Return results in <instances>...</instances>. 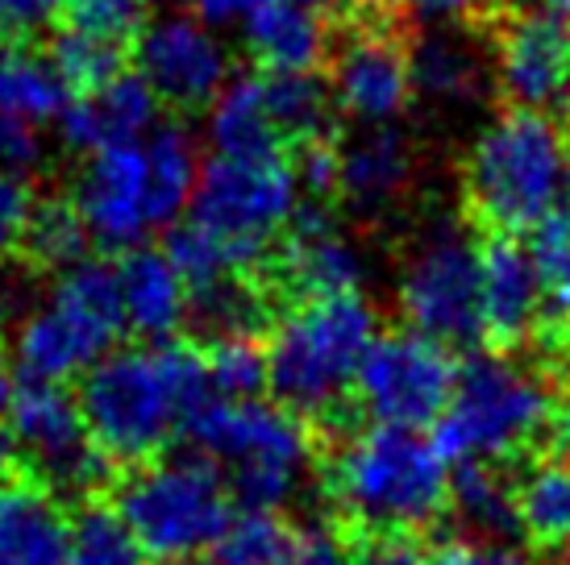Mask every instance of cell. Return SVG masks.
<instances>
[{
    "instance_id": "obj_44",
    "label": "cell",
    "mask_w": 570,
    "mask_h": 565,
    "mask_svg": "<svg viewBox=\"0 0 570 565\" xmlns=\"http://www.w3.org/2000/svg\"><path fill=\"white\" fill-rule=\"evenodd\" d=\"M21 466H26V457L17 449V437L9 433V424H0V487L21 483Z\"/></svg>"
},
{
    "instance_id": "obj_20",
    "label": "cell",
    "mask_w": 570,
    "mask_h": 565,
    "mask_svg": "<svg viewBox=\"0 0 570 565\" xmlns=\"http://www.w3.org/2000/svg\"><path fill=\"white\" fill-rule=\"evenodd\" d=\"M546 320V291L529 246L517 237H491L483 246V337L517 346Z\"/></svg>"
},
{
    "instance_id": "obj_1",
    "label": "cell",
    "mask_w": 570,
    "mask_h": 565,
    "mask_svg": "<svg viewBox=\"0 0 570 565\" xmlns=\"http://www.w3.org/2000/svg\"><path fill=\"white\" fill-rule=\"evenodd\" d=\"M80 416L109 462H155L213 404L205 358L179 341L112 349L83 375Z\"/></svg>"
},
{
    "instance_id": "obj_27",
    "label": "cell",
    "mask_w": 570,
    "mask_h": 565,
    "mask_svg": "<svg viewBox=\"0 0 570 565\" xmlns=\"http://www.w3.org/2000/svg\"><path fill=\"white\" fill-rule=\"evenodd\" d=\"M517 528L541 549H570V457L533 462L517 483Z\"/></svg>"
},
{
    "instance_id": "obj_47",
    "label": "cell",
    "mask_w": 570,
    "mask_h": 565,
    "mask_svg": "<svg viewBox=\"0 0 570 565\" xmlns=\"http://www.w3.org/2000/svg\"><path fill=\"white\" fill-rule=\"evenodd\" d=\"M425 565H475V545H445Z\"/></svg>"
},
{
    "instance_id": "obj_40",
    "label": "cell",
    "mask_w": 570,
    "mask_h": 565,
    "mask_svg": "<svg viewBox=\"0 0 570 565\" xmlns=\"http://www.w3.org/2000/svg\"><path fill=\"white\" fill-rule=\"evenodd\" d=\"M42 155V133L21 121H0V167L13 175H26Z\"/></svg>"
},
{
    "instance_id": "obj_10",
    "label": "cell",
    "mask_w": 570,
    "mask_h": 565,
    "mask_svg": "<svg viewBox=\"0 0 570 565\" xmlns=\"http://www.w3.org/2000/svg\"><path fill=\"white\" fill-rule=\"evenodd\" d=\"M301 191L296 162H287L284 150L213 155L191 191L188 225L213 237L242 270H250L301 217Z\"/></svg>"
},
{
    "instance_id": "obj_17",
    "label": "cell",
    "mask_w": 570,
    "mask_h": 565,
    "mask_svg": "<svg viewBox=\"0 0 570 565\" xmlns=\"http://www.w3.org/2000/svg\"><path fill=\"white\" fill-rule=\"evenodd\" d=\"M159 129V96L142 83V76H121L100 83L92 92H80L67 100L63 117H59V133L71 150L83 155H105L117 146H134L146 141Z\"/></svg>"
},
{
    "instance_id": "obj_37",
    "label": "cell",
    "mask_w": 570,
    "mask_h": 565,
    "mask_svg": "<svg viewBox=\"0 0 570 565\" xmlns=\"http://www.w3.org/2000/svg\"><path fill=\"white\" fill-rule=\"evenodd\" d=\"M33 212H38V205H33L26 175H13L0 167V258H9L17 246H26Z\"/></svg>"
},
{
    "instance_id": "obj_11",
    "label": "cell",
    "mask_w": 570,
    "mask_h": 565,
    "mask_svg": "<svg viewBox=\"0 0 570 565\" xmlns=\"http://www.w3.org/2000/svg\"><path fill=\"white\" fill-rule=\"evenodd\" d=\"M409 333L438 346L483 341V246L459 225H429L396 282Z\"/></svg>"
},
{
    "instance_id": "obj_22",
    "label": "cell",
    "mask_w": 570,
    "mask_h": 565,
    "mask_svg": "<svg viewBox=\"0 0 570 565\" xmlns=\"http://www.w3.org/2000/svg\"><path fill=\"white\" fill-rule=\"evenodd\" d=\"M71 519L55 490L21 478L0 487V565H67Z\"/></svg>"
},
{
    "instance_id": "obj_15",
    "label": "cell",
    "mask_w": 570,
    "mask_h": 565,
    "mask_svg": "<svg viewBox=\"0 0 570 565\" xmlns=\"http://www.w3.org/2000/svg\"><path fill=\"white\" fill-rule=\"evenodd\" d=\"M491 71L512 109L554 117L570 105V21L538 9L512 17L495 38Z\"/></svg>"
},
{
    "instance_id": "obj_12",
    "label": "cell",
    "mask_w": 570,
    "mask_h": 565,
    "mask_svg": "<svg viewBox=\"0 0 570 565\" xmlns=\"http://www.w3.org/2000/svg\"><path fill=\"white\" fill-rule=\"evenodd\" d=\"M459 366L450 349L425 341L416 333H387L366 349L354 395L375 424L387 428H425L442 420L445 404L454 395Z\"/></svg>"
},
{
    "instance_id": "obj_24",
    "label": "cell",
    "mask_w": 570,
    "mask_h": 565,
    "mask_svg": "<svg viewBox=\"0 0 570 565\" xmlns=\"http://www.w3.org/2000/svg\"><path fill=\"white\" fill-rule=\"evenodd\" d=\"M121 282V313H126V329H134L146 341H167L191 308L188 282L179 279L171 258L163 250H134L121 258L117 267Z\"/></svg>"
},
{
    "instance_id": "obj_7",
    "label": "cell",
    "mask_w": 570,
    "mask_h": 565,
    "mask_svg": "<svg viewBox=\"0 0 570 565\" xmlns=\"http://www.w3.org/2000/svg\"><path fill=\"white\" fill-rule=\"evenodd\" d=\"M191 437L222 470L225 487H234V495L254 512H275L296 499L313 470V433L304 416L287 412L284 404L213 399L205 416L191 424Z\"/></svg>"
},
{
    "instance_id": "obj_38",
    "label": "cell",
    "mask_w": 570,
    "mask_h": 565,
    "mask_svg": "<svg viewBox=\"0 0 570 565\" xmlns=\"http://www.w3.org/2000/svg\"><path fill=\"white\" fill-rule=\"evenodd\" d=\"M67 9L71 0H0V38L21 47L26 38H38L67 21Z\"/></svg>"
},
{
    "instance_id": "obj_35",
    "label": "cell",
    "mask_w": 570,
    "mask_h": 565,
    "mask_svg": "<svg viewBox=\"0 0 570 565\" xmlns=\"http://www.w3.org/2000/svg\"><path fill=\"white\" fill-rule=\"evenodd\" d=\"M26 246H30V254L42 262V267L71 270V267H80L83 262V250H88V229H83L80 212H76L71 205H47V208H38V212H33Z\"/></svg>"
},
{
    "instance_id": "obj_5",
    "label": "cell",
    "mask_w": 570,
    "mask_h": 565,
    "mask_svg": "<svg viewBox=\"0 0 570 565\" xmlns=\"http://www.w3.org/2000/svg\"><path fill=\"white\" fill-rule=\"evenodd\" d=\"M333 499L375 536H409L450 507V466L416 428L371 424L333 457Z\"/></svg>"
},
{
    "instance_id": "obj_29",
    "label": "cell",
    "mask_w": 570,
    "mask_h": 565,
    "mask_svg": "<svg viewBox=\"0 0 570 565\" xmlns=\"http://www.w3.org/2000/svg\"><path fill=\"white\" fill-rule=\"evenodd\" d=\"M292 533L275 512H234V519L225 524V533L217 536V545L208 549L213 565H279L284 562Z\"/></svg>"
},
{
    "instance_id": "obj_43",
    "label": "cell",
    "mask_w": 570,
    "mask_h": 565,
    "mask_svg": "<svg viewBox=\"0 0 570 565\" xmlns=\"http://www.w3.org/2000/svg\"><path fill=\"white\" fill-rule=\"evenodd\" d=\"M258 0H188V13L205 21L208 30H225V26H242Z\"/></svg>"
},
{
    "instance_id": "obj_18",
    "label": "cell",
    "mask_w": 570,
    "mask_h": 565,
    "mask_svg": "<svg viewBox=\"0 0 570 565\" xmlns=\"http://www.w3.org/2000/svg\"><path fill=\"white\" fill-rule=\"evenodd\" d=\"M409 67L412 96H421L429 109L450 112V117L475 112L495 83L491 54L462 30H429L409 50Z\"/></svg>"
},
{
    "instance_id": "obj_21",
    "label": "cell",
    "mask_w": 570,
    "mask_h": 565,
    "mask_svg": "<svg viewBox=\"0 0 570 565\" xmlns=\"http://www.w3.org/2000/svg\"><path fill=\"white\" fill-rule=\"evenodd\" d=\"M242 42L263 76H313L325 59L330 30L308 0H258L242 21Z\"/></svg>"
},
{
    "instance_id": "obj_23",
    "label": "cell",
    "mask_w": 570,
    "mask_h": 565,
    "mask_svg": "<svg viewBox=\"0 0 570 565\" xmlns=\"http://www.w3.org/2000/svg\"><path fill=\"white\" fill-rule=\"evenodd\" d=\"M409 179L412 155L396 129H358L337 146V196L366 217L396 205Z\"/></svg>"
},
{
    "instance_id": "obj_32",
    "label": "cell",
    "mask_w": 570,
    "mask_h": 565,
    "mask_svg": "<svg viewBox=\"0 0 570 565\" xmlns=\"http://www.w3.org/2000/svg\"><path fill=\"white\" fill-rule=\"evenodd\" d=\"M50 67H55V76L63 79L67 88L92 92V88L121 76V47L63 26L50 42Z\"/></svg>"
},
{
    "instance_id": "obj_45",
    "label": "cell",
    "mask_w": 570,
    "mask_h": 565,
    "mask_svg": "<svg viewBox=\"0 0 570 565\" xmlns=\"http://www.w3.org/2000/svg\"><path fill=\"white\" fill-rule=\"evenodd\" d=\"M475 565H533V562H529L521 549L504 545V541H500V545H488V541H483V545H475Z\"/></svg>"
},
{
    "instance_id": "obj_33",
    "label": "cell",
    "mask_w": 570,
    "mask_h": 565,
    "mask_svg": "<svg viewBox=\"0 0 570 565\" xmlns=\"http://www.w3.org/2000/svg\"><path fill=\"white\" fill-rule=\"evenodd\" d=\"M267 100L279 138L304 141L321 133L333 96H325V88L313 76H267Z\"/></svg>"
},
{
    "instance_id": "obj_14",
    "label": "cell",
    "mask_w": 570,
    "mask_h": 565,
    "mask_svg": "<svg viewBox=\"0 0 570 565\" xmlns=\"http://www.w3.org/2000/svg\"><path fill=\"white\" fill-rule=\"evenodd\" d=\"M134 63L146 88L159 96V105H175V109L213 105L234 79L222 33L208 30L191 13L146 21V30L134 42Z\"/></svg>"
},
{
    "instance_id": "obj_46",
    "label": "cell",
    "mask_w": 570,
    "mask_h": 565,
    "mask_svg": "<svg viewBox=\"0 0 570 565\" xmlns=\"http://www.w3.org/2000/svg\"><path fill=\"white\" fill-rule=\"evenodd\" d=\"M409 4H416V9L429 17H466L471 9H479L483 0H409Z\"/></svg>"
},
{
    "instance_id": "obj_41",
    "label": "cell",
    "mask_w": 570,
    "mask_h": 565,
    "mask_svg": "<svg viewBox=\"0 0 570 565\" xmlns=\"http://www.w3.org/2000/svg\"><path fill=\"white\" fill-rule=\"evenodd\" d=\"M429 557L412 536L400 533H380L371 536L363 549L354 553V565H425Z\"/></svg>"
},
{
    "instance_id": "obj_4",
    "label": "cell",
    "mask_w": 570,
    "mask_h": 565,
    "mask_svg": "<svg viewBox=\"0 0 570 565\" xmlns=\"http://www.w3.org/2000/svg\"><path fill=\"white\" fill-rule=\"evenodd\" d=\"M380 341V313L371 299H301L267 337V387L275 404L296 416H330L358 383L366 349Z\"/></svg>"
},
{
    "instance_id": "obj_8",
    "label": "cell",
    "mask_w": 570,
    "mask_h": 565,
    "mask_svg": "<svg viewBox=\"0 0 570 565\" xmlns=\"http://www.w3.org/2000/svg\"><path fill=\"white\" fill-rule=\"evenodd\" d=\"M117 516L150 562L188 565L217 545L234 507L222 470L205 454H171L142 462L117 487Z\"/></svg>"
},
{
    "instance_id": "obj_48",
    "label": "cell",
    "mask_w": 570,
    "mask_h": 565,
    "mask_svg": "<svg viewBox=\"0 0 570 565\" xmlns=\"http://www.w3.org/2000/svg\"><path fill=\"white\" fill-rule=\"evenodd\" d=\"M538 13H550V17L570 21V0H538Z\"/></svg>"
},
{
    "instance_id": "obj_9",
    "label": "cell",
    "mask_w": 570,
    "mask_h": 565,
    "mask_svg": "<svg viewBox=\"0 0 570 565\" xmlns=\"http://www.w3.org/2000/svg\"><path fill=\"white\" fill-rule=\"evenodd\" d=\"M121 329L126 313L117 267L83 258L80 267L63 270L50 296L17 325L13 361L21 383L63 387L67 378L88 375L105 354H112Z\"/></svg>"
},
{
    "instance_id": "obj_6",
    "label": "cell",
    "mask_w": 570,
    "mask_h": 565,
    "mask_svg": "<svg viewBox=\"0 0 570 565\" xmlns=\"http://www.w3.org/2000/svg\"><path fill=\"white\" fill-rule=\"evenodd\" d=\"M554 391L538 366L508 354L471 358L454 378L433 445L445 462L495 466L524 454L554 424Z\"/></svg>"
},
{
    "instance_id": "obj_2",
    "label": "cell",
    "mask_w": 570,
    "mask_h": 565,
    "mask_svg": "<svg viewBox=\"0 0 570 565\" xmlns=\"http://www.w3.org/2000/svg\"><path fill=\"white\" fill-rule=\"evenodd\" d=\"M200 150L184 126H159L146 141L92 155L76 179V200L88 241L105 250H142L155 229H171L188 212Z\"/></svg>"
},
{
    "instance_id": "obj_42",
    "label": "cell",
    "mask_w": 570,
    "mask_h": 565,
    "mask_svg": "<svg viewBox=\"0 0 570 565\" xmlns=\"http://www.w3.org/2000/svg\"><path fill=\"white\" fill-rule=\"evenodd\" d=\"M296 175H301L304 191H317V196L337 191V150L333 146H308L301 155Z\"/></svg>"
},
{
    "instance_id": "obj_31",
    "label": "cell",
    "mask_w": 570,
    "mask_h": 565,
    "mask_svg": "<svg viewBox=\"0 0 570 565\" xmlns=\"http://www.w3.org/2000/svg\"><path fill=\"white\" fill-rule=\"evenodd\" d=\"M67 565H150L138 541L129 536L117 512L109 507H83L71 519V557Z\"/></svg>"
},
{
    "instance_id": "obj_28",
    "label": "cell",
    "mask_w": 570,
    "mask_h": 565,
    "mask_svg": "<svg viewBox=\"0 0 570 565\" xmlns=\"http://www.w3.org/2000/svg\"><path fill=\"white\" fill-rule=\"evenodd\" d=\"M450 507L471 533L488 536V545L517 533V487H508L495 466H462L450 474Z\"/></svg>"
},
{
    "instance_id": "obj_34",
    "label": "cell",
    "mask_w": 570,
    "mask_h": 565,
    "mask_svg": "<svg viewBox=\"0 0 570 565\" xmlns=\"http://www.w3.org/2000/svg\"><path fill=\"white\" fill-rule=\"evenodd\" d=\"M533 267H538L541 291H546V320L567 325L570 320V212H558L533 229L529 241Z\"/></svg>"
},
{
    "instance_id": "obj_3",
    "label": "cell",
    "mask_w": 570,
    "mask_h": 565,
    "mask_svg": "<svg viewBox=\"0 0 570 565\" xmlns=\"http://www.w3.org/2000/svg\"><path fill=\"white\" fill-rule=\"evenodd\" d=\"M475 217L500 237L533 234L570 196V138L554 117L508 109L479 129L462 171Z\"/></svg>"
},
{
    "instance_id": "obj_13",
    "label": "cell",
    "mask_w": 570,
    "mask_h": 565,
    "mask_svg": "<svg viewBox=\"0 0 570 565\" xmlns=\"http://www.w3.org/2000/svg\"><path fill=\"white\" fill-rule=\"evenodd\" d=\"M4 424L17 437V449L42 474L47 490H76L88 495L105 483L109 457L88 437L80 404L50 383H17L4 408Z\"/></svg>"
},
{
    "instance_id": "obj_25",
    "label": "cell",
    "mask_w": 570,
    "mask_h": 565,
    "mask_svg": "<svg viewBox=\"0 0 570 565\" xmlns=\"http://www.w3.org/2000/svg\"><path fill=\"white\" fill-rule=\"evenodd\" d=\"M208 138L213 155H267L279 150L284 138L275 129L267 100V76H234L225 92L208 105Z\"/></svg>"
},
{
    "instance_id": "obj_16",
    "label": "cell",
    "mask_w": 570,
    "mask_h": 565,
    "mask_svg": "<svg viewBox=\"0 0 570 565\" xmlns=\"http://www.w3.org/2000/svg\"><path fill=\"white\" fill-rule=\"evenodd\" d=\"M333 105L363 129H387L412 100L409 50L383 30H354L333 54Z\"/></svg>"
},
{
    "instance_id": "obj_19",
    "label": "cell",
    "mask_w": 570,
    "mask_h": 565,
    "mask_svg": "<svg viewBox=\"0 0 570 565\" xmlns=\"http://www.w3.org/2000/svg\"><path fill=\"white\" fill-rule=\"evenodd\" d=\"M279 267H284L287 287L304 299L358 296L366 275L358 246L321 208H301V217L292 220Z\"/></svg>"
},
{
    "instance_id": "obj_30",
    "label": "cell",
    "mask_w": 570,
    "mask_h": 565,
    "mask_svg": "<svg viewBox=\"0 0 570 565\" xmlns=\"http://www.w3.org/2000/svg\"><path fill=\"white\" fill-rule=\"evenodd\" d=\"M208 387L222 395V404H242L267 387V349L254 341L250 333H229L217 337L205 354Z\"/></svg>"
},
{
    "instance_id": "obj_36",
    "label": "cell",
    "mask_w": 570,
    "mask_h": 565,
    "mask_svg": "<svg viewBox=\"0 0 570 565\" xmlns=\"http://www.w3.org/2000/svg\"><path fill=\"white\" fill-rule=\"evenodd\" d=\"M63 26L126 50L129 38L138 42V33L146 30V0H71Z\"/></svg>"
},
{
    "instance_id": "obj_49",
    "label": "cell",
    "mask_w": 570,
    "mask_h": 565,
    "mask_svg": "<svg viewBox=\"0 0 570 565\" xmlns=\"http://www.w3.org/2000/svg\"><path fill=\"white\" fill-rule=\"evenodd\" d=\"M308 4H317V9H321V4H333V0H308Z\"/></svg>"
},
{
    "instance_id": "obj_26",
    "label": "cell",
    "mask_w": 570,
    "mask_h": 565,
    "mask_svg": "<svg viewBox=\"0 0 570 565\" xmlns=\"http://www.w3.org/2000/svg\"><path fill=\"white\" fill-rule=\"evenodd\" d=\"M67 109V83L55 76L50 59L30 54L17 42L0 38V121L47 126Z\"/></svg>"
},
{
    "instance_id": "obj_39",
    "label": "cell",
    "mask_w": 570,
    "mask_h": 565,
    "mask_svg": "<svg viewBox=\"0 0 570 565\" xmlns=\"http://www.w3.org/2000/svg\"><path fill=\"white\" fill-rule=\"evenodd\" d=\"M279 565H354V553L333 528H304L292 536Z\"/></svg>"
}]
</instances>
